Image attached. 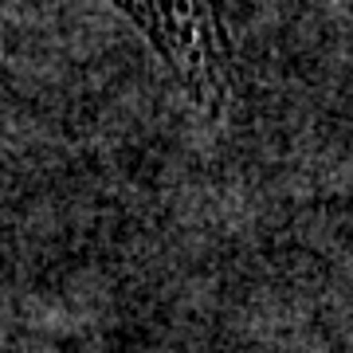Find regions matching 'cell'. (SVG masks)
<instances>
[{
	"instance_id": "obj_1",
	"label": "cell",
	"mask_w": 353,
	"mask_h": 353,
	"mask_svg": "<svg viewBox=\"0 0 353 353\" xmlns=\"http://www.w3.org/2000/svg\"><path fill=\"white\" fill-rule=\"evenodd\" d=\"M150 36L192 102L220 110L232 87V39L220 0H110Z\"/></svg>"
}]
</instances>
